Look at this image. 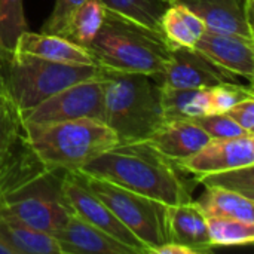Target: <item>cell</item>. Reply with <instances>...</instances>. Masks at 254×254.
Wrapping results in <instances>:
<instances>
[{"label":"cell","instance_id":"6da1fadb","mask_svg":"<svg viewBox=\"0 0 254 254\" xmlns=\"http://www.w3.org/2000/svg\"><path fill=\"white\" fill-rule=\"evenodd\" d=\"M74 171L107 180L168 207L190 201L192 183H196L186 177L189 174L177 162L144 140L119 143Z\"/></svg>","mask_w":254,"mask_h":254},{"label":"cell","instance_id":"7a4b0ae2","mask_svg":"<svg viewBox=\"0 0 254 254\" xmlns=\"http://www.w3.org/2000/svg\"><path fill=\"white\" fill-rule=\"evenodd\" d=\"M171 48L173 43L161 30L107 10L88 52L103 68L159 76L170 63Z\"/></svg>","mask_w":254,"mask_h":254},{"label":"cell","instance_id":"3957f363","mask_svg":"<svg viewBox=\"0 0 254 254\" xmlns=\"http://www.w3.org/2000/svg\"><path fill=\"white\" fill-rule=\"evenodd\" d=\"M104 122L119 143L143 141L165 124L162 85L155 74L103 68Z\"/></svg>","mask_w":254,"mask_h":254},{"label":"cell","instance_id":"277c9868","mask_svg":"<svg viewBox=\"0 0 254 254\" xmlns=\"http://www.w3.org/2000/svg\"><path fill=\"white\" fill-rule=\"evenodd\" d=\"M24 137L48 168L74 171L119 144L116 132L100 119L82 118L51 124L22 122Z\"/></svg>","mask_w":254,"mask_h":254},{"label":"cell","instance_id":"5b68a950","mask_svg":"<svg viewBox=\"0 0 254 254\" xmlns=\"http://www.w3.org/2000/svg\"><path fill=\"white\" fill-rule=\"evenodd\" d=\"M101 70L97 64H65L13 51L0 58V91L21 113L73 83L100 76Z\"/></svg>","mask_w":254,"mask_h":254},{"label":"cell","instance_id":"8992f818","mask_svg":"<svg viewBox=\"0 0 254 254\" xmlns=\"http://www.w3.org/2000/svg\"><path fill=\"white\" fill-rule=\"evenodd\" d=\"M64 173L48 168L9 190L3 198L0 216L15 217L34 229L55 235L74 214L63 190Z\"/></svg>","mask_w":254,"mask_h":254},{"label":"cell","instance_id":"52a82bcc","mask_svg":"<svg viewBox=\"0 0 254 254\" xmlns=\"http://www.w3.org/2000/svg\"><path fill=\"white\" fill-rule=\"evenodd\" d=\"M76 173L85 186L140 240L147 253H153L158 247L170 241L167 222L168 205L107 180L80 171Z\"/></svg>","mask_w":254,"mask_h":254},{"label":"cell","instance_id":"ba28073f","mask_svg":"<svg viewBox=\"0 0 254 254\" xmlns=\"http://www.w3.org/2000/svg\"><path fill=\"white\" fill-rule=\"evenodd\" d=\"M104 89L106 82L101 70L100 76L73 83L40 104L21 112V121L27 124H51L82 118L104 121Z\"/></svg>","mask_w":254,"mask_h":254},{"label":"cell","instance_id":"9c48e42d","mask_svg":"<svg viewBox=\"0 0 254 254\" xmlns=\"http://www.w3.org/2000/svg\"><path fill=\"white\" fill-rule=\"evenodd\" d=\"M162 88L198 89L220 83H241L240 76L223 68L196 48L173 45L170 63L158 76Z\"/></svg>","mask_w":254,"mask_h":254},{"label":"cell","instance_id":"30bf717a","mask_svg":"<svg viewBox=\"0 0 254 254\" xmlns=\"http://www.w3.org/2000/svg\"><path fill=\"white\" fill-rule=\"evenodd\" d=\"M63 190L74 214L116 238L122 244L134 249L138 254H147V250L140 240L112 213V210L100 198H97L85 186L76 171L64 173Z\"/></svg>","mask_w":254,"mask_h":254},{"label":"cell","instance_id":"8fae6325","mask_svg":"<svg viewBox=\"0 0 254 254\" xmlns=\"http://www.w3.org/2000/svg\"><path fill=\"white\" fill-rule=\"evenodd\" d=\"M177 165L193 177L254 165V135L211 138L202 149L179 161Z\"/></svg>","mask_w":254,"mask_h":254},{"label":"cell","instance_id":"7c38bea8","mask_svg":"<svg viewBox=\"0 0 254 254\" xmlns=\"http://www.w3.org/2000/svg\"><path fill=\"white\" fill-rule=\"evenodd\" d=\"M189 7L205 25V30L244 36L254 40V0H174Z\"/></svg>","mask_w":254,"mask_h":254},{"label":"cell","instance_id":"4fadbf2b","mask_svg":"<svg viewBox=\"0 0 254 254\" xmlns=\"http://www.w3.org/2000/svg\"><path fill=\"white\" fill-rule=\"evenodd\" d=\"M195 48L210 57L223 68L234 74L253 82L254 76V40L237 36L214 33L205 30Z\"/></svg>","mask_w":254,"mask_h":254},{"label":"cell","instance_id":"5bb4252c","mask_svg":"<svg viewBox=\"0 0 254 254\" xmlns=\"http://www.w3.org/2000/svg\"><path fill=\"white\" fill-rule=\"evenodd\" d=\"M63 254H138L77 214L54 235Z\"/></svg>","mask_w":254,"mask_h":254},{"label":"cell","instance_id":"9a60e30c","mask_svg":"<svg viewBox=\"0 0 254 254\" xmlns=\"http://www.w3.org/2000/svg\"><path fill=\"white\" fill-rule=\"evenodd\" d=\"M210 140L211 137L193 119H179L167 121L144 141L165 158L179 162L196 153Z\"/></svg>","mask_w":254,"mask_h":254},{"label":"cell","instance_id":"2e32d148","mask_svg":"<svg viewBox=\"0 0 254 254\" xmlns=\"http://www.w3.org/2000/svg\"><path fill=\"white\" fill-rule=\"evenodd\" d=\"M167 222L170 241L192 249L195 254L210 253L214 249L208 234V217L196 201L168 207Z\"/></svg>","mask_w":254,"mask_h":254},{"label":"cell","instance_id":"e0dca14e","mask_svg":"<svg viewBox=\"0 0 254 254\" xmlns=\"http://www.w3.org/2000/svg\"><path fill=\"white\" fill-rule=\"evenodd\" d=\"M13 51L27 52L45 60L65 64H95L86 48H82L65 37L52 33H33L27 30L18 37Z\"/></svg>","mask_w":254,"mask_h":254},{"label":"cell","instance_id":"ac0fdd59","mask_svg":"<svg viewBox=\"0 0 254 254\" xmlns=\"http://www.w3.org/2000/svg\"><path fill=\"white\" fill-rule=\"evenodd\" d=\"M0 243L12 254H63L54 235L9 216H0Z\"/></svg>","mask_w":254,"mask_h":254},{"label":"cell","instance_id":"d6986e66","mask_svg":"<svg viewBox=\"0 0 254 254\" xmlns=\"http://www.w3.org/2000/svg\"><path fill=\"white\" fill-rule=\"evenodd\" d=\"M207 217L238 220L254 225V199L222 188H207L196 201Z\"/></svg>","mask_w":254,"mask_h":254},{"label":"cell","instance_id":"ffe728a7","mask_svg":"<svg viewBox=\"0 0 254 254\" xmlns=\"http://www.w3.org/2000/svg\"><path fill=\"white\" fill-rule=\"evenodd\" d=\"M106 15L103 0H86L70 13L57 34L88 49L101 30Z\"/></svg>","mask_w":254,"mask_h":254},{"label":"cell","instance_id":"44dd1931","mask_svg":"<svg viewBox=\"0 0 254 254\" xmlns=\"http://www.w3.org/2000/svg\"><path fill=\"white\" fill-rule=\"evenodd\" d=\"M159 28L173 45L186 48H195L205 31L204 22L189 7L176 1L170 3L162 13Z\"/></svg>","mask_w":254,"mask_h":254},{"label":"cell","instance_id":"7402d4cb","mask_svg":"<svg viewBox=\"0 0 254 254\" xmlns=\"http://www.w3.org/2000/svg\"><path fill=\"white\" fill-rule=\"evenodd\" d=\"M162 110L165 122L210 115V88H162Z\"/></svg>","mask_w":254,"mask_h":254},{"label":"cell","instance_id":"603a6c76","mask_svg":"<svg viewBox=\"0 0 254 254\" xmlns=\"http://www.w3.org/2000/svg\"><path fill=\"white\" fill-rule=\"evenodd\" d=\"M28 149L18 109L0 91V168Z\"/></svg>","mask_w":254,"mask_h":254},{"label":"cell","instance_id":"cb8c5ba5","mask_svg":"<svg viewBox=\"0 0 254 254\" xmlns=\"http://www.w3.org/2000/svg\"><path fill=\"white\" fill-rule=\"evenodd\" d=\"M107 10L128 16L153 30H161V16L170 3L162 0H103Z\"/></svg>","mask_w":254,"mask_h":254},{"label":"cell","instance_id":"d4e9b609","mask_svg":"<svg viewBox=\"0 0 254 254\" xmlns=\"http://www.w3.org/2000/svg\"><path fill=\"white\" fill-rule=\"evenodd\" d=\"M193 179L205 188H222L254 199V165L196 176Z\"/></svg>","mask_w":254,"mask_h":254},{"label":"cell","instance_id":"484cf974","mask_svg":"<svg viewBox=\"0 0 254 254\" xmlns=\"http://www.w3.org/2000/svg\"><path fill=\"white\" fill-rule=\"evenodd\" d=\"M208 234L213 247H241L254 243V225L238 220L208 217Z\"/></svg>","mask_w":254,"mask_h":254},{"label":"cell","instance_id":"4316f807","mask_svg":"<svg viewBox=\"0 0 254 254\" xmlns=\"http://www.w3.org/2000/svg\"><path fill=\"white\" fill-rule=\"evenodd\" d=\"M28 30L22 0H0V42L4 54L15 49L18 37Z\"/></svg>","mask_w":254,"mask_h":254},{"label":"cell","instance_id":"83f0119b","mask_svg":"<svg viewBox=\"0 0 254 254\" xmlns=\"http://www.w3.org/2000/svg\"><path fill=\"white\" fill-rule=\"evenodd\" d=\"M254 98L252 85L246 86L243 83H220L210 88V107L211 113H225L235 104Z\"/></svg>","mask_w":254,"mask_h":254},{"label":"cell","instance_id":"f1b7e54d","mask_svg":"<svg viewBox=\"0 0 254 254\" xmlns=\"http://www.w3.org/2000/svg\"><path fill=\"white\" fill-rule=\"evenodd\" d=\"M211 138H235L243 135H253L246 132L226 113H210L193 119Z\"/></svg>","mask_w":254,"mask_h":254},{"label":"cell","instance_id":"f546056e","mask_svg":"<svg viewBox=\"0 0 254 254\" xmlns=\"http://www.w3.org/2000/svg\"><path fill=\"white\" fill-rule=\"evenodd\" d=\"M28 177H30L28 168L21 161L10 162L6 167L0 168V208H1L4 195L9 190L15 189L19 185H22L24 182H27Z\"/></svg>","mask_w":254,"mask_h":254},{"label":"cell","instance_id":"4dcf8cb0","mask_svg":"<svg viewBox=\"0 0 254 254\" xmlns=\"http://www.w3.org/2000/svg\"><path fill=\"white\" fill-rule=\"evenodd\" d=\"M83 1L86 0H55V6L51 12V15L48 16V19L45 21V24L42 25V33H52L57 34L63 24L65 22V19L70 16V13L79 7Z\"/></svg>","mask_w":254,"mask_h":254},{"label":"cell","instance_id":"1f68e13d","mask_svg":"<svg viewBox=\"0 0 254 254\" xmlns=\"http://www.w3.org/2000/svg\"><path fill=\"white\" fill-rule=\"evenodd\" d=\"M225 113L231 116L246 132L254 135V98H247L235 104Z\"/></svg>","mask_w":254,"mask_h":254},{"label":"cell","instance_id":"d6a6232c","mask_svg":"<svg viewBox=\"0 0 254 254\" xmlns=\"http://www.w3.org/2000/svg\"><path fill=\"white\" fill-rule=\"evenodd\" d=\"M153 254H195L192 249L183 246V244H179V243H174V241H168L165 243L164 246L158 247Z\"/></svg>","mask_w":254,"mask_h":254},{"label":"cell","instance_id":"836d02e7","mask_svg":"<svg viewBox=\"0 0 254 254\" xmlns=\"http://www.w3.org/2000/svg\"><path fill=\"white\" fill-rule=\"evenodd\" d=\"M0 254H12V252H10L4 244H1V243H0Z\"/></svg>","mask_w":254,"mask_h":254},{"label":"cell","instance_id":"e575fe53","mask_svg":"<svg viewBox=\"0 0 254 254\" xmlns=\"http://www.w3.org/2000/svg\"><path fill=\"white\" fill-rule=\"evenodd\" d=\"M4 55V51H3V48H1V42H0V58Z\"/></svg>","mask_w":254,"mask_h":254},{"label":"cell","instance_id":"d590c367","mask_svg":"<svg viewBox=\"0 0 254 254\" xmlns=\"http://www.w3.org/2000/svg\"><path fill=\"white\" fill-rule=\"evenodd\" d=\"M162 1H167V3H173L174 0H162Z\"/></svg>","mask_w":254,"mask_h":254}]
</instances>
